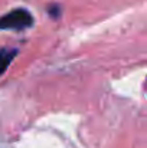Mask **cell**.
<instances>
[{"instance_id":"cell-1","label":"cell","mask_w":147,"mask_h":148,"mask_svg":"<svg viewBox=\"0 0 147 148\" xmlns=\"http://www.w3.org/2000/svg\"><path fill=\"white\" fill-rule=\"evenodd\" d=\"M33 25V16L28 9L17 7L0 17V30H16L22 32Z\"/></svg>"},{"instance_id":"cell-2","label":"cell","mask_w":147,"mask_h":148,"mask_svg":"<svg viewBox=\"0 0 147 148\" xmlns=\"http://www.w3.org/2000/svg\"><path fill=\"white\" fill-rule=\"evenodd\" d=\"M17 53H19V49L16 48H1L0 49V76L7 71V68L14 60Z\"/></svg>"},{"instance_id":"cell-3","label":"cell","mask_w":147,"mask_h":148,"mask_svg":"<svg viewBox=\"0 0 147 148\" xmlns=\"http://www.w3.org/2000/svg\"><path fill=\"white\" fill-rule=\"evenodd\" d=\"M48 12H49V14H50V17H53V19H58V17L61 16V7H59L58 4L49 6Z\"/></svg>"}]
</instances>
